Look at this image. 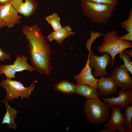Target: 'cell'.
I'll return each instance as SVG.
<instances>
[{"mask_svg":"<svg viewBox=\"0 0 132 132\" xmlns=\"http://www.w3.org/2000/svg\"><path fill=\"white\" fill-rule=\"evenodd\" d=\"M22 33L28 42L33 66L40 74L49 76L53 69L51 50L46 38L37 24L23 27Z\"/></svg>","mask_w":132,"mask_h":132,"instance_id":"obj_1","label":"cell"},{"mask_svg":"<svg viewBox=\"0 0 132 132\" xmlns=\"http://www.w3.org/2000/svg\"><path fill=\"white\" fill-rule=\"evenodd\" d=\"M116 5L82 0V11L91 22L98 24L108 23L116 9Z\"/></svg>","mask_w":132,"mask_h":132,"instance_id":"obj_2","label":"cell"},{"mask_svg":"<svg viewBox=\"0 0 132 132\" xmlns=\"http://www.w3.org/2000/svg\"><path fill=\"white\" fill-rule=\"evenodd\" d=\"M110 107L107 104L97 99H87L84 109L86 118L93 124L104 123L110 117Z\"/></svg>","mask_w":132,"mask_h":132,"instance_id":"obj_3","label":"cell"},{"mask_svg":"<svg viewBox=\"0 0 132 132\" xmlns=\"http://www.w3.org/2000/svg\"><path fill=\"white\" fill-rule=\"evenodd\" d=\"M103 36V42L98 47V51L100 53L105 52L109 54L113 62H115V58L117 54L132 47V42L118 39V35L115 31L108 32Z\"/></svg>","mask_w":132,"mask_h":132,"instance_id":"obj_4","label":"cell"},{"mask_svg":"<svg viewBox=\"0 0 132 132\" xmlns=\"http://www.w3.org/2000/svg\"><path fill=\"white\" fill-rule=\"evenodd\" d=\"M37 82L35 80L29 87H25L23 84L19 81L6 78L0 82V85L6 91L5 99L12 101L21 97L22 100L23 98H27L31 95V92L34 91L35 87L34 84Z\"/></svg>","mask_w":132,"mask_h":132,"instance_id":"obj_5","label":"cell"},{"mask_svg":"<svg viewBox=\"0 0 132 132\" xmlns=\"http://www.w3.org/2000/svg\"><path fill=\"white\" fill-rule=\"evenodd\" d=\"M103 53L102 56H97L94 54L92 50L88 53V58L89 65L91 69H94L93 75L95 77L109 75V72L106 71V68L109 65L113 68L115 63L112 61L109 54L105 52Z\"/></svg>","mask_w":132,"mask_h":132,"instance_id":"obj_6","label":"cell"},{"mask_svg":"<svg viewBox=\"0 0 132 132\" xmlns=\"http://www.w3.org/2000/svg\"><path fill=\"white\" fill-rule=\"evenodd\" d=\"M110 75L118 87L125 90L132 89V78L124 64L115 67Z\"/></svg>","mask_w":132,"mask_h":132,"instance_id":"obj_7","label":"cell"},{"mask_svg":"<svg viewBox=\"0 0 132 132\" xmlns=\"http://www.w3.org/2000/svg\"><path fill=\"white\" fill-rule=\"evenodd\" d=\"M110 119L104 124V128H108L116 132L118 130L119 132H125L123 123L124 122L125 113H121V107L115 106H111Z\"/></svg>","mask_w":132,"mask_h":132,"instance_id":"obj_8","label":"cell"},{"mask_svg":"<svg viewBox=\"0 0 132 132\" xmlns=\"http://www.w3.org/2000/svg\"><path fill=\"white\" fill-rule=\"evenodd\" d=\"M18 14L10 2L0 5V16L9 28L20 23L21 17Z\"/></svg>","mask_w":132,"mask_h":132,"instance_id":"obj_9","label":"cell"},{"mask_svg":"<svg viewBox=\"0 0 132 132\" xmlns=\"http://www.w3.org/2000/svg\"><path fill=\"white\" fill-rule=\"evenodd\" d=\"M118 96L111 98L103 97L104 102L107 103L110 108L111 106L121 107L125 108L127 106H131L132 103V90H125L121 89L119 91Z\"/></svg>","mask_w":132,"mask_h":132,"instance_id":"obj_10","label":"cell"},{"mask_svg":"<svg viewBox=\"0 0 132 132\" xmlns=\"http://www.w3.org/2000/svg\"><path fill=\"white\" fill-rule=\"evenodd\" d=\"M10 2L18 13L27 18L35 12L38 6L34 0H11Z\"/></svg>","mask_w":132,"mask_h":132,"instance_id":"obj_11","label":"cell"},{"mask_svg":"<svg viewBox=\"0 0 132 132\" xmlns=\"http://www.w3.org/2000/svg\"><path fill=\"white\" fill-rule=\"evenodd\" d=\"M97 83V89L100 95L106 96L117 93L118 87L114 80L111 77H100Z\"/></svg>","mask_w":132,"mask_h":132,"instance_id":"obj_12","label":"cell"},{"mask_svg":"<svg viewBox=\"0 0 132 132\" xmlns=\"http://www.w3.org/2000/svg\"><path fill=\"white\" fill-rule=\"evenodd\" d=\"M74 79L77 84H86L97 89V84L99 79L95 78L92 74L88 58L85 66L78 75L75 76Z\"/></svg>","mask_w":132,"mask_h":132,"instance_id":"obj_13","label":"cell"},{"mask_svg":"<svg viewBox=\"0 0 132 132\" xmlns=\"http://www.w3.org/2000/svg\"><path fill=\"white\" fill-rule=\"evenodd\" d=\"M72 31L70 26L66 25L58 30L51 32L46 38L50 42L55 40L58 44H60L66 38L75 34V33Z\"/></svg>","mask_w":132,"mask_h":132,"instance_id":"obj_14","label":"cell"},{"mask_svg":"<svg viewBox=\"0 0 132 132\" xmlns=\"http://www.w3.org/2000/svg\"><path fill=\"white\" fill-rule=\"evenodd\" d=\"M76 94L82 96L87 99H97L100 94L97 89L88 85L82 84H75Z\"/></svg>","mask_w":132,"mask_h":132,"instance_id":"obj_15","label":"cell"},{"mask_svg":"<svg viewBox=\"0 0 132 132\" xmlns=\"http://www.w3.org/2000/svg\"><path fill=\"white\" fill-rule=\"evenodd\" d=\"M8 101L6 99L1 101L5 103L6 110V112L3 117L1 123L2 125L7 124L8 127L15 129L17 125L14 123V120L18 112L10 107L8 104Z\"/></svg>","mask_w":132,"mask_h":132,"instance_id":"obj_16","label":"cell"},{"mask_svg":"<svg viewBox=\"0 0 132 132\" xmlns=\"http://www.w3.org/2000/svg\"><path fill=\"white\" fill-rule=\"evenodd\" d=\"M28 58L24 55H22L21 56L18 55H16V58L12 64L16 72L25 70L32 72L35 70L33 66L28 63Z\"/></svg>","mask_w":132,"mask_h":132,"instance_id":"obj_17","label":"cell"},{"mask_svg":"<svg viewBox=\"0 0 132 132\" xmlns=\"http://www.w3.org/2000/svg\"><path fill=\"white\" fill-rule=\"evenodd\" d=\"M54 88L56 90L66 95L76 93L75 84L66 80H62L55 84Z\"/></svg>","mask_w":132,"mask_h":132,"instance_id":"obj_18","label":"cell"},{"mask_svg":"<svg viewBox=\"0 0 132 132\" xmlns=\"http://www.w3.org/2000/svg\"><path fill=\"white\" fill-rule=\"evenodd\" d=\"M124 110L125 111V117L123 125L125 132H132V106H127Z\"/></svg>","mask_w":132,"mask_h":132,"instance_id":"obj_19","label":"cell"},{"mask_svg":"<svg viewBox=\"0 0 132 132\" xmlns=\"http://www.w3.org/2000/svg\"><path fill=\"white\" fill-rule=\"evenodd\" d=\"M45 19L52 26L53 31L58 30L62 27L61 23L60 18L56 13L46 17Z\"/></svg>","mask_w":132,"mask_h":132,"instance_id":"obj_20","label":"cell"},{"mask_svg":"<svg viewBox=\"0 0 132 132\" xmlns=\"http://www.w3.org/2000/svg\"><path fill=\"white\" fill-rule=\"evenodd\" d=\"M16 72L12 64L0 65V74H3L7 78L11 79L15 77Z\"/></svg>","mask_w":132,"mask_h":132,"instance_id":"obj_21","label":"cell"},{"mask_svg":"<svg viewBox=\"0 0 132 132\" xmlns=\"http://www.w3.org/2000/svg\"><path fill=\"white\" fill-rule=\"evenodd\" d=\"M121 27L125 29L127 32L132 33V8L130 10L128 18L121 23Z\"/></svg>","mask_w":132,"mask_h":132,"instance_id":"obj_22","label":"cell"},{"mask_svg":"<svg viewBox=\"0 0 132 132\" xmlns=\"http://www.w3.org/2000/svg\"><path fill=\"white\" fill-rule=\"evenodd\" d=\"M119 57L123 61L124 65L128 70L132 74V62L130 56L123 52L119 53Z\"/></svg>","mask_w":132,"mask_h":132,"instance_id":"obj_23","label":"cell"},{"mask_svg":"<svg viewBox=\"0 0 132 132\" xmlns=\"http://www.w3.org/2000/svg\"><path fill=\"white\" fill-rule=\"evenodd\" d=\"M101 35V34H96V35H94L93 32L91 31V36L90 38L87 41L86 44L87 49L88 51V52L90 53L91 51V46L93 42L97 37Z\"/></svg>","mask_w":132,"mask_h":132,"instance_id":"obj_24","label":"cell"},{"mask_svg":"<svg viewBox=\"0 0 132 132\" xmlns=\"http://www.w3.org/2000/svg\"><path fill=\"white\" fill-rule=\"evenodd\" d=\"M97 3L117 5L119 3V0H83Z\"/></svg>","mask_w":132,"mask_h":132,"instance_id":"obj_25","label":"cell"},{"mask_svg":"<svg viewBox=\"0 0 132 132\" xmlns=\"http://www.w3.org/2000/svg\"><path fill=\"white\" fill-rule=\"evenodd\" d=\"M11 59V57L9 54L3 51L0 47V61H3L6 60H9Z\"/></svg>","mask_w":132,"mask_h":132,"instance_id":"obj_26","label":"cell"},{"mask_svg":"<svg viewBox=\"0 0 132 132\" xmlns=\"http://www.w3.org/2000/svg\"><path fill=\"white\" fill-rule=\"evenodd\" d=\"M118 39L123 40L132 41V33L127 32L125 35L117 37Z\"/></svg>","mask_w":132,"mask_h":132,"instance_id":"obj_27","label":"cell"},{"mask_svg":"<svg viewBox=\"0 0 132 132\" xmlns=\"http://www.w3.org/2000/svg\"><path fill=\"white\" fill-rule=\"evenodd\" d=\"M123 53L124 54L132 57V49L127 50L125 49L124 50Z\"/></svg>","mask_w":132,"mask_h":132,"instance_id":"obj_28","label":"cell"},{"mask_svg":"<svg viewBox=\"0 0 132 132\" xmlns=\"http://www.w3.org/2000/svg\"><path fill=\"white\" fill-rule=\"evenodd\" d=\"M106 129L98 131V132H115L114 130L108 128H106Z\"/></svg>","mask_w":132,"mask_h":132,"instance_id":"obj_29","label":"cell"},{"mask_svg":"<svg viewBox=\"0 0 132 132\" xmlns=\"http://www.w3.org/2000/svg\"><path fill=\"white\" fill-rule=\"evenodd\" d=\"M11 0H0V5H3L9 3Z\"/></svg>","mask_w":132,"mask_h":132,"instance_id":"obj_30","label":"cell"},{"mask_svg":"<svg viewBox=\"0 0 132 132\" xmlns=\"http://www.w3.org/2000/svg\"><path fill=\"white\" fill-rule=\"evenodd\" d=\"M6 26L5 24L2 20L0 16V30L3 27Z\"/></svg>","mask_w":132,"mask_h":132,"instance_id":"obj_31","label":"cell"}]
</instances>
